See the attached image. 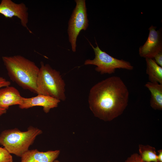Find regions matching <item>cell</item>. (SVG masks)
Listing matches in <instances>:
<instances>
[{"mask_svg":"<svg viewBox=\"0 0 162 162\" xmlns=\"http://www.w3.org/2000/svg\"><path fill=\"white\" fill-rule=\"evenodd\" d=\"M129 92L120 77L113 76L97 83L91 88L89 107L94 116L110 122L121 115L128 104Z\"/></svg>","mask_w":162,"mask_h":162,"instance_id":"6da1fadb","label":"cell"},{"mask_svg":"<svg viewBox=\"0 0 162 162\" xmlns=\"http://www.w3.org/2000/svg\"><path fill=\"white\" fill-rule=\"evenodd\" d=\"M0 162H13L10 154L4 148L0 147Z\"/></svg>","mask_w":162,"mask_h":162,"instance_id":"9a60e30c","label":"cell"},{"mask_svg":"<svg viewBox=\"0 0 162 162\" xmlns=\"http://www.w3.org/2000/svg\"><path fill=\"white\" fill-rule=\"evenodd\" d=\"M10 79L24 89L36 93V82L40 68L20 55L2 57Z\"/></svg>","mask_w":162,"mask_h":162,"instance_id":"7a4b0ae2","label":"cell"},{"mask_svg":"<svg viewBox=\"0 0 162 162\" xmlns=\"http://www.w3.org/2000/svg\"><path fill=\"white\" fill-rule=\"evenodd\" d=\"M53 162H61L60 161H59V160H55Z\"/></svg>","mask_w":162,"mask_h":162,"instance_id":"ffe728a7","label":"cell"},{"mask_svg":"<svg viewBox=\"0 0 162 162\" xmlns=\"http://www.w3.org/2000/svg\"><path fill=\"white\" fill-rule=\"evenodd\" d=\"M124 162H146L143 160L139 154L134 153L132 154Z\"/></svg>","mask_w":162,"mask_h":162,"instance_id":"e0dca14e","label":"cell"},{"mask_svg":"<svg viewBox=\"0 0 162 162\" xmlns=\"http://www.w3.org/2000/svg\"><path fill=\"white\" fill-rule=\"evenodd\" d=\"M0 14L6 18L17 17L20 20L22 26L30 33L32 32L27 26L28 16V8L23 3L17 4L11 0H2L0 3Z\"/></svg>","mask_w":162,"mask_h":162,"instance_id":"ba28073f","label":"cell"},{"mask_svg":"<svg viewBox=\"0 0 162 162\" xmlns=\"http://www.w3.org/2000/svg\"><path fill=\"white\" fill-rule=\"evenodd\" d=\"M156 28L152 25L148 28V38L139 49V54L141 57L153 58L157 54L162 51V29L156 30Z\"/></svg>","mask_w":162,"mask_h":162,"instance_id":"52a82bcc","label":"cell"},{"mask_svg":"<svg viewBox=\"0 0 162 162\" xmlns=\"http://www.w3.org/2000/svg\"><path fill=\"white\" fill-rule=\"evenodd\" d=\"M107 162H110V161H108Z\"/></svg>","mask_w":162,"mask_h":162,"instance_id":"44dd1931","label":"cell"},{"mask_svg":"<svg viewBox=\"0 0 162 162\" xmlns=\"http://www.w3.org/2000/svg\"><path fill=\"white\" fill-rule=\"evenodd\" d=\"M10 82L4 78L0 77V88H1L10 86ZM7 110L0 108V116L6 112Z\"/></svg>","mask_w":162,"mask_h":162,"instance_id":"2e32d148","label":"cell"},{"mask_svg":"<svg viewBox=\"0 0 162 162\" xmlns=\"http://www.w3.org/2000/svg\"><path fill=\"white\" fill-rule=\"evenodd\" d=\"M22 97L15 88L8 86L0 88V108L8 110L10 106L21 105Z\"/></svg>","mask_w":162,"mask_h":162,"instance_id":"30bf717a","label":"cell"},{"mask_svg":"<svg viewBox=\"0 0 162 162\" xmlns=\"http://www.w3.org/2000/svg\"><path fill=\"white\" fill-rule=\"evenodd\" d=\"M42 133L41 130L33 127H29L25 131L16 128L5 130L0 134V144L10 154L21 157Z\"/></svg>","mask_w":162,"mask_h":162,"instance_id":"277c9868","label":"cell"},{"mask_svg":"<svg viewBox=\"0 0 162 162\" xmlns=\"http://www.w3.org/2000/svg\"><path fill=\"white\" fill-rule=\"evenodd\" d=\"M40 65L36 82V94L65 100V84L60 72L42 62Z\"/></svg>","mask_w":162,"mask_h":162,"instance_id":"3957f363","label":"cell"},{"mask_svg":"<svg viewBox=\"0 0 162 162\" xmlns=\"http://www.w3.org/2000/svg\"><path fill=\"white\" fill-rule=\"evenodd\" d=\"M76 3L68 23V39L73 52L76 51V40L82 30H86L88 26L86 1L75 0Z\"/></svg>","mask_w":162,"mask_h":162,"instance_id":"8992f818","label":"cell"},{"mask_svg":"<svg viewBox=\"0 0 162 162\" xmlns=\"http://www.w3.org/2000/svg\"><path fill=\"white\" fill-rule=\"evenodd\" d=\"M60 153L59 150L43 152L36 149L28 150L21 157L20 162H53Z\"/></svg>","mask_w":162,"mask_h":162,"instance_id":"8fae6325","label":"cell"},{"mask_svg":"<svg viewBox=\"0 0 162 162\" xmlns=\"http://www.w3.org/2000/svg\"><path fill=\"white\" fill-rule=\"evenodd\" d=\"M157 158L158 162H162V150L160 149L158 151Z\"/></svg>","mask_w":162,"mask_h":162,"instance_id":"d6986e66","label":"cell"},{"mask_svg":"<svg viewBox=\"0 0 162 162\" xmlns=\"http://www.w3.org/2000/svg\"><path fill=\"white\" fill-rule=\"evenodd\" d=\"M89 42L94 51L95 57L92 60H86L84 62L85 65L96 66L95 70L102 74L114 73L117 69L122 68L129 70L133 69V66L129 62L116 58L102 51L96 41L97 46L95 47Z\"/></svg>","mask_w":162,"mask_h":162,"instance_id":"5b68a950","label":"cell"},{"mask_svg":"<svg viewBox=\"0 0 162 162\" xmlns=\"http://www.w3.org/2000/svg\"><path fill=\"white\" fill-rule=\"evenodd\" d=\"M154 58L156 63L159 66L162 67V51L157 54Z\"/></svg>","mask_w":162,"mask_h":162,"instance_id":"ac0fdd59","label":"cell"},{"mask_svg":"<svg viewBox=\"0 0 162 162\" xmlns=\"http://www.w3.org/2000/svg\"><path fill=\"white\" fill-rule=\"evenodd\" d=\"M151 93L150 104L154 110H162V84L157 82H147L145 85Z\"/></svg>","mask_w":162,"mask_h":162,"instance_id":"7c38bea8","label":"cell"},{"mask_svg":"<svg viewBox=\"0 0 162 162\" xmlns=\"http://www.w3.org/2000/svg\"><path fill=\"white\" fill-rule=\"evenodd\" d=\"M146 73L150 82L162 84V67L158 64L153 58H146Z\"/></svg>","mask_w":162,"mask_h":162,"instance_id":"4fadbf2b","label":"cell"},{"mask_svg":"<svg viewBox=\"0 0 162 162\" xmlns=\"http://www.w3.org/2000/svg\"><path fill=\"white\" fill-rule=\"evenodd\" d=\"M61 101L52 97L41 94L29 98L23 97L22 104L19 105L21 109H27L35 106H41L46 113L57 107Z\"/></svg>","mask_w":162,"mask_h":162,"instance_id":"9c48e42d","label":"cell"},{"mask_svg":"<svg viewBox=\"0 0 162 162\" xmlns=\"http://www.w3.org/2000/svg\"><path fill=\"white\" fill-rule=\"evenodd\" d=\"M139 155L146 162H158L155 148L149 145H139Z\"/></svg>","mask_w":162,"mask_h":162,"instance_id":"5bb4252c","label":"cell"}]
</instances>
